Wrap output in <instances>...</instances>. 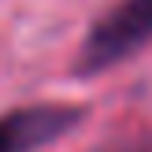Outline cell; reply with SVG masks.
Returning <instances> with one entry per match:
<instances>
[{
  "instance_id": "cell-1",
  "label": "cell",
  "mask_w": 152,
  "mask_h": 152,
  "mask_svg": "<svg viewBox=\"0 0 152 152\" xmlns=\"http://www.w3.org/2000/svg\"><path fill=\"white\" fill-rule=\"evenodd\" d=\"M148 41H152V0H119L89 26L74 59V74L96 78L119 67L123 59L137 56Z\"/></svg>"
},
{
  "instance_id": "cell-2",
  "label": "cell",
  "mask_w": 152,
  "mask_h": 152,
  "mask_svg": "<svg viewBox=\"0 0 152 152\" xmlns=\"http://www.w3.org/2000/svg\"><path fill=\"white\" fill-rule=\"evenodd\" d=\"M86 119L78 104H26L0 115V152H37Z\"/></svg>"
},
{
  "instance_id": "cell-3",
  "label": "cell",
  "mask_w": 152,
  "mask_h": 152,
  "mask_svg": "<svg viewBox=\"0 0 152 152\" xmlns=\"http://www.w3.org/2000/svg\"><path fill=\"white\" fill-rule=\"evenodd\" d=\"M93 152H148V145H141V141H111V145H100Z\"/></svg>"
}]
</instances>
